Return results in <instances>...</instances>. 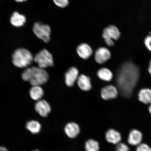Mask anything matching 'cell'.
I'll use <instances>...</instances> for the list:
<instances>
[{
    "instance_id": "cell-1",
    "label": "cell",
    "mask_w": 151,
    "mask_h": 151,
    "mask_svg": "<svg viewBox=\"0 0 151 151\" xmlns=\"http://www.w3.org/2000/svg\"><path fill=\"white\" fill-rule=\"evenodd\" d=\"M139 75V70L133 64L128 63L123 65L118 74L117 82L119 87L124 95L131 94Z\"/></svg>"
},
{
    "instance_id": "cell-2",
    "label": "cell",
    "mask_w": 151,
    "mask_h": 151,
    "mask_svg": "<svg viewBox=\"0 0 151 151\" xmlns=\"http://www.w3.org/2000/svg\"><path fill=\"white\" fill-rule=\"evenodd\" d=\"M22 78L33 86H42L48 81L49 76L44 69L40 67L28 68L22 73Z\"/></svg>"
},
{
    "instance_id": "cell-3",
    "label": "cell",
    "mask_w": 151,
    "mask_h": 151,
    "mask_svg": "<svg viewBox=\"0 0 151 151\" xmlns=\"http://www.w3.org/2000/svg\"><path fill=\"white\" fill-rule=\"evenodd\" d=\"M34 58L29 51L24 48H19L15 51L12 56L13 64L19 68L27 67L32 63Z\"/></svg>"
},
{
    "instance_id": "cell-4",
    "label": "cell",
    "mask_w": 151,
    "mask_h": 151,
    "mask_svg": "<svg viewBox=\"0 0 151 151\" xmlns=\"http://www.w3.org/2000/svg\"><path fill=\"white\" fill-rule=\"evenodd\" d=\"M34 61L37 63L39 67L43 69L54 65L52 54L45 49L35 55Z\"/></svg>"
},
{
    "instance_id": "cell-5",
    "label": "cell",
    "mask_w": 151,
    "mask_h": 151,
    "mask_svg": "<svg viewBox=\"0 0 151 151\" xmlns=\"http://www.w3.org/2000/svg\"><path fill=\"white\" fill-rule=\"evenodd\" d=\"M33 31L36 36L45 42L48 43L50 41L51 29L48 24L36 22L34 24Z\"/></svg>"
},
{
    "instance_id": "cell-6",
    "label": "cell",
    "mask_w": 151,
    "mask_h": 151,
    "mask_svg": "<svg viewBox=\"0 0 151 151\" xmlns=\"http://www.w3.org/2000/svg\"><path fill=\"white\" fill-rule=\"evenodd\" d=\"M120 32L118 28L114 25L109 26L104 29L102 37L109 46L114 45L113 40H117L120 37Z\"/></svg>"
},
{
    "instance_id": "cell-7",
    "label": "cell",
    "mask_w": 151,
    "mask_h": 151,
    "mask_svg": "<svg viewBox=\"0 0 151 151\" xmlns=\"http://www.w3.org/2000/svg\"><path fill=\"white\" fill-rule=\"evenodd\" d=\"M111 57L110 51L105 47H101L98 49L95 52L94 58L96 62L102 64L108 61Z\"/></svg>"
},
{
    "instance_id": "cell-8",
    "label": "cell",
    "mask_w": 151,
    "mask_h": 151,
    "mask_svg": "<svg viewBox=\"0 0 151 151\" xmlns=\"http://www.w3.org/2000/svg\"><path fill=\"white\" fill-rule=\"evenodd\" d=\"M78 70L77 68L75 67L70 68L65 74L66 84L69 87L73 86L78 80Z\"/></svg>"
},
{
    "instance_id": "cell-9",
    "label": "cell",
    "mask_w": 151,
    "mask_h": 151,
    "mask_svg": "<svg viewBox=\"0 0 151 151\" xmlns=\"http://www.w3.org/2000/svg\"><path fill=\"white\" fill-rule=\"evenodd\" d=\"M118 94L117 89L116 87L112 85L105 86L101 90V97L105 100L116 99Z\"/></svg>"
},
{
    "instance_id": "cell-10",
    "label": "cell",
    "mask_w": 151,
    "mask_h": 151,
    "mask_svg": "<svg viewBox=\"0 0 151 151\" xmlns=\"http://www.w3.org/2000/svg\"><path fill=\"white\" fill-rule=\"evenodd\" d=\"M35 108L37 112L42 117L48 116L51 109L49 104L44 100H40L37 101L35 104Z\"/></svg>"
},
{
    "instance_id": "cell-11",
    "label": "cell",
    "mask_w": 151,
    "mask_h": 151,
    "mask_svg": "<svg viewBox=\"0 0 151 151\" xmlns=\"http://www.w3.org/2000/svg\"><path fill=\"white\" fill-rule=\"evenodd\" d=\"M77 52L81 58L86 60L92 55L93 53L91 47L86 43H81L77 47Z\"/></svg>"
},
{
    "instance_id": "cell-12",
    "label": "cell",
    "mask_w": 151,
    "mask_h": 151,
    "mask_svg": "<svg viewBox=\"0 0 151 151\" xmlns=\"http://www.w3.org/2000/svg\"><path fill=\"white\" fill-rule=\"evenodd\" d=\"M142 139V133L138 130L133 129L130 132L128 142L132 146H137L141 143Z\"/></svg>"
},
{
    "instance_id": "cell-13",
    "label": "cell",
    "mask_w": 151,
    "mask_h": 151,
    "mask_svg": "<svg viewBox=\"0 0 151 151\" xmlns=\"http://www.w3.org/2000/svg\"><path fill=\"white\" fill-rule=\"evenodd\" d=\"M106 140L113 144L118 145L122 140L120 134L114 129H111L107 131L105 134Z\"/></svg>"
},
{
    "instance_id": "cell-14",
    "label": "cell",
    "mask_w": 151,
    "mask_h": 151,
    "mask_svg": "<svg viewBox=\"0 0 151 151\" xmlns=\"http://www.w3.org/2000/svg\"><path fill=\"white\" fill-rule=\"evenodd\" d=\"M65 131L68 137L71 138H74L80 133V128L77 124L71 122L65 126Z\"/></svg>"
},
{
    "instance_id": "cell-15",
    "label": "cell",
    "mask_w": 151,
    "mask_h": 151,
    "mask_svg": "<svg viewBox=\"0 0 151 151\" xmlns=\"http://www.w3.org/2000/svg\"><path fill=\"white\" fill-rule=\"evenodd\" d=\"M77 83L79 87L84 91H88L91 89L90 78L86 75H82L79 76Z\"/></svg>"
},
{
    "instance_id": "cell-16",
    "label": "cell",
    "mask_w": 151,
    "mask_h": 151,
    "mask_svg": "<svg viewBox=\"0 0 151 151\" xmlns=\"http://www.w3.org/2000/svg\"><path fill=\"white\" fill-rule=\"evenodd\" d=\"M26 22L25 17L17 12L13 13L10 19L11 24L16 27H20L23 26Z\"/></svg>"
},
{
    "instance_id": "cell-17",
    "label": "cell",
    "mask_w": 151,
    "mask_h": 151,
    "mask_svg": "<svg viewBox=\"0 0 151 151\" xmlns=\"http://www.w3.org/2000/svg\"><path fill=\"white\" fill-rule=\"evenodd\" d=\"M139 99L143 103L151 104V90L149 88L141 90L139 93Z\"/></svg>"
},
{
    "instance_id": "cell-18",
    "label": "cell",
    "mask_w": 151,
    "mask_h": 151,
    "mask_svg": "<svg viewBox=\"0 0 151 151\" xmlns=\"http://www.w3.org/2000/svg\"><path fill=\"white\" fill-rule=\"evenodd\" d=\"M29 94L32 99L35 101H38L44 95V91L40 86H34L30 89Z\"/></svg>"
},
{
    "instance_id": "cell-19",
    "label": "cell",
    "mask_w": 151,
    "mask_h": 151,
    "mask_svg": "<svg viewBox=\"0 0 151 151\" xmlns=\"http://www.w3.org/2000/svg\"><path fill=\"white\" fill-rule=\"evenodd\" d=\"M97 76L101 80L106 81H111L113 76L112 72L106 68L100 69L98 71Z\"/></svg>"
},
{
    "instance_id": "cell-20",
    "label": "cell",
    "mask_w": 151,
    "mask_h": 151,
    "mask_svg": "<svg viewBox=\"0 0 151 151\" xmlns=\"http://www.w3.org/2000/svg\"><path fill=\"white\" fill-rule=\"evenodd\" d=\"M26 127L31 133L36 134L40 131L41 125L40 123L37 121L31 120L27 123Z\"/></svg>"
},
{
    "instance_id": "cell-21",
    "label": "cell",
    "mask_w": 151,
    "mask_h": 151,
    "mask_svg": "<svg viewBox=\"0 0 151 151\" xmlns=\"http://www.w3.org/2000/svg\"><path fill=\"white\" fill-rule=\"evenodd\" d=\"M85 149L86 151H99V143L93 139H88L86 143Z\"/></svg>"
},
{
    "instance_id": "cell-22",
    "label": "cell",
    "mask_w": 151,
    "mask_h": 151,
    "mask_svg": "<svg viewBox=\"0 0 151 151\" xmlns=\"http://www.w3.org/2000/svg\"><path fill=\"white\" fill-rule=\"evenodd\" d=\"M53 1L57 6L60 8H65L69 3V0H53Z\"/></svg>"
},
{
    "instance_id": "cell-23",
    "label": "cell",
    "mask_w": 151,
    "mask_h": 151,
    "mask_svg": "<svg viewBox=\"0 0 151 151\" xmlns=\"http://www.w3.org/2000/svg\"><path fill=\"white\" fill-rule=\"evenodd\" d=\"M136 151H151V148L145 143H141L137 146Z\"/></svg>"
},
{
    "instance_id": "cell-24",
    "label": "cell",
    "mask_w": 151,
    "mask_h": 151,
    "mask_svg": "<svg viewBox=\"0 0 151 151\" xmlns=\"http://www.w3.org/2000/svg\"><path fill=\"white\" fill-rule=\"evenodd\" d=\"M129 147L127 145L122 143H120L117 145L116 151H129Z\"/></svg>"
},
{
    "instance_id": "cell-25",
    "label": "cell",
    "mask_w": 151,
    "mask_h": 151,
    "mask_svg": "<svg viewBox=\"0 0 151 151\" xmlns=\"http://www.w3.org/2000/svg\"><path fill=\"white\" fill-rule=\"evenodd\" d=\"M145 44L147 48L151 52V36H148L145 40Z\"/></svg>"
},
{
    "instance_id": "cell-26",
    "label": "cell",
    "mask_w": 151,
    "mask_h": 151,
    "mask_svg": "<svg viewBox=\"0 0 151 151\" xmlns=\"http://www.w3.org/2000/svg\"><path fill=\"white\" fill-rule=\"evenodd\" d=\"M0 151H8L6 148L4 147H0Z\"/></svg>"
},
{
    "instance_id": "cell-27",
    "label": "cell",
    "mask_w": 151,
    "mask_h": 151,
    "mask_svg": "<svg viewBox=\"0 0 151 151\" xmlns=\"http://www.w3.org/2000/svg\"><path fill=\"white\" fill-rule=\"evenodd\" d=\"M148 71L149 73H150V74H151V61L150 62V66H149Z\"/></svg>"
},
{
    "instance_id": "cell-28",
    "label": "cell",
    "mask_w": 151,
    "mask_h": 151,
    "mask_svg": "<svg viewBox=\"0 0 151 151\" xmlns=\"http://www.w3.org/2000/svg\"><path fill=\"white\" fill-rule=\"evenodd\" d=\"M15 1L18 2H22L25 1H27V0H15Z\"/></svg>"
},
{
    "instance_id": "cell-29",
    "label": "cell",
    "mask_w": 151,
    "mask_h": 151,
    "mask_svg": "<svg viewBox=\"0 0 151 151\" xmlns=\"http://www.w3.org/2000/svg\"><path fill=\"white\" fill-rule=\"evenodd\" d=\"M149 111L150 114H151V104L150 105V107H149Z\"/></svg>"
},
{
    "instance_id": "cell-30",
    "label": "cell",
    "mask_w": 151,
    "mask_h": 151,
    "mask_svg": "<svg viewBox=\"0 0 151 151\" xmlns=\"http://www.w3.org/2000/svg\"><path fill=\"white\" fill-rule=\"evenodd\" d=\"M39 151V150H33V151Z\"/></svg>"
}]
</instances>
